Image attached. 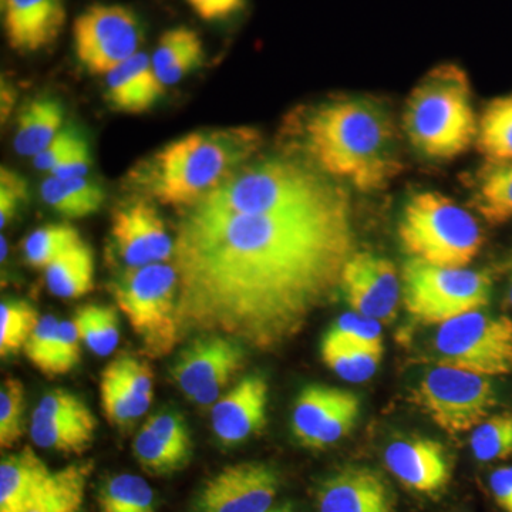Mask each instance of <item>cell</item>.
I'll return each mask as SVG.
<instances>
[{
  "instance_id": "obj_1",
  "label": "cell",
  "mask_w": 512,
  "mask_h": 512,
  "mask_svg": "<svg viewBox=\"0 0 512 512\" xmlns=\"http://www.w3.org/2000/svg\"><path fill=\"white\" fill-rule=\"evenodd\" d=\"M353 254L350 204L293 215L183 211L173 256L181 335L279 348L329 301Z\"/></svg>"
},
{
  "instance_id": "obj_2",
  "label": "cell",
  "mask_w": 512,
  "mask_h": 512,
  "mask_svg": "<svg viewBox=\"0 0 512 512\" xmlns=\"http://www.w3.org/2000/svg\"><path fill=\"white\" fill-rule=\"evenodd\" d=\"M293 123L296 146L326 177L376 192L403 171L399 133L379 101L336 97L299 113Z\"/></svg>"
},
{
  "instance_id": "obj_3",
  "label": "cell",
  "mask_w": 512,
  "mask_h": 512,
  "mask_svg": "<svg viewBox=\"0 0 512 512\" xmlns=\"http://www.w3.org/2000/svg\"><path fill=\"white\" fill-rule=\"evenodd\" d=\"M261 144V134L252 127L195 131L141 161L128 183L141 198L185 211L251 163Z\"/></svg>"
},
{
  "instance_id": "obj_4",
  "label": "cell",
  "mask_w": 512,
  "mask_h": 512,
  "mask_svg": "<svg viewBox=\"0 0 512 512\" xmlns=\"http://www.w3.org/2000/svg\"><path fill=\"white\" fill-rule=\"evenodd\" d=\"M342 187L309 164L274 157L251 161L185 211L202 214H315L349 205Z\"/></svg>"
},
{
  "instance_id": "obj_5",
  "label": "cell",
  "mask_w": 512,
  "mask_h": 512,
  "mask_svg": "<svg viewBox=\"0 0 512 512\" xmlns=\"http://www.w3.org/2000/svg\"><path fill=\"white\" fill-rule=\"evenodd\" d=\"M407 140L429 160H453L477 140L478 119L463 67L446 63L424 74L404 104Z\"/></svg>"
},
{
  "instance_id": "obj_6",
  "label": "cell",
  "mask_w": 512,
  "mask_h": 512,
  "mask_svg": "<svg viewBox=\"0 0 512 512\" xmlns=\"http://www.w3.org/2000/svg\"><path fill=\"white\" fill-rule=\"evenodd\" d=\"M399 238L410 258L440 268H467L483 247L477 218L434 191L419 192L407 201Z\"/></svg>"
},
{
  "instance_id": "obj_7",
  "label": "cell",
  "mask_w": 512,
  "mask_h": 512,
  "mask_svg": "<svg viewBox=\"0 0 512 512\" xmlns=\"http://www.w3.org/2000/svg\"><path fill=\"white\" fill-rule=\"evenodd\" d=\"M114 301L140 339L144 355H170L183 339L178 320V274L174 264L126 268L111 285Z\"/></svg>"
},
{
  "instance_id": "obj_8",
  "label": "cell",
  "mask_w": 512,
  "mask_h": 512,
  "mask_svg": "<svg viewBox=\"0 0 512 512\" xmlns=\"http://www.w3.org/2000/svg\"><path fill=\"white\" fill-rule=\"evenodd\" d=\"M493 279L488 272L440 268L410 258L403 266L402 301L409 315L424 325L481 311L491 302Z\"/></svg>"
},
{
  "instance_id": "obj_9",
  "label": "cell",
  "mask_w": 512,
  "mask_h": 512,
  "mask_svg": "<svg viewBox=\"0 0 512 512\" xmlns=\"http://www.w3.org/2000/svg\"><path fill=\"white\" fill-rule=\"evenodd\" d=\"M434 348L440 365L487 377L512 375V319L468 312L440 325Z\"/></svg>"
},
{
  "instance_id": "obj_10",
  "label": "cell",
  "mask_w": 512,
  "mask_h": 512,
  "mask_svg": "<svg viewBox=\"0 0 512 512\" xmlns=\"http://www.w3.org/2000/svg\"><path fill=\"white\" fill-rule=\"evenodd\" d=\"M414 402L441 430L461 434L490 417L497 394L487 376L439 365L423 377Z\"/></svg>"
},
{
  "instance_id": "obj_11",
  "label": "cell",
  "mask_w": 512,
  "mask_h": 512,
  "mask_svg": "<svg viewBox=\"0 0 512 512\" xmlns=\"http://www.w3.org/2000/svg\"><path fill=\"white\" fill-rule=\"evenodd\" d=\"M143 29L133 10L121 5H93L73 23L77 60L92 74L106 76L140 52Z\"/></svg>"
},
{
  "instance_id": "obj_12",
  "label": "cell",
  "mask_w": 512,
  "mask_h": 512,
  "mask_svg": "<svg viewBox=\"0 0 512 512\" xmlns=\"http://www.w3.org/2000/svg\"><path fill=\"white\" fill-rule=\"evenodd\" d=\"M244 365L237 340L221 335L195 339L178 355L171 377L181 393L200 407H212Z\"/></svg>"
},
{
  "instance_id": "obj_13",
  "label": "cell",
  "mask_w": 512,
  "mask_h": 512,
  "mask_svg": "<svg viewBox=\"0 0 512 512\" xmlns=\"http://www.w3.org/2000/svg\"><path fill=\"white\" fill-rule=\"evenodd\" d=\"M360 400L338 387L311 384L293 406L292 431L303 447L323 450L345 439L355 427Z\"/></svg>"
},
{
  "instance_id": "obj_14",
  "label": "cell",
  "mask_w": 512,
  "mask_h": 512,
  "mask_svg": "<svg viewBox=\"0 0 512 512\" xmlns=\"http://www.w3.org/2000/svg\"><path fill=\"white\" fill-rule=\"evenodd\" d=\"M96 427V417L80 397L55 389L33 410L30 437L37 447L80 456L92 447Z\"/></svg>"
},
{
  "instance_id": "obj_15",
  "label": "cell",
  "mask_w": 512,
  "mask_h": 512,
  "mask_svg": "<svg viewBox=\"0 0 512 512\" xmlns=\"http://www.w3.org/2000/svg\"><path fill=\"white\" fill-rule=\"evenodd\" d=\"M340 289L353 312L390 323L402 301V276L390 259L355 251L343 268Z\"/></svg>"
},
{
  "instance_id": "obj_16",
  "label": "cell",
  "mask_w": 512,
  "mask_h": 512,
  "mask_svg": "<svg viewBox=\"0 0 512 512\" xmlns=\"http://www.w3.org/2000/svg\"><path fill=\"white\" fill-rule=\"evenodd\" d=\"M111 238L126 268L173 262L174 239L146 198H136L113 212Z\"/></svg>"
},
{
  "instance_id": "obj_17",
  "label": "cell",
  "mask_w": 512,
  "mask_h": 512,
  "mask_svg": "<svg viewBox=\"0 0 512 512\" xmlns=\"http://www.w3.org/2000/svg\"><path fill=\"white\" fill-rule=\"evenodd\" d=\"M274 468L264 463L225 467L208 480L198 497L200 512H266L278 494Z\"/></svg>"
},
{
  "instance_id": "obj_18",
  "label": "cell",
  "mask_w": 512,
  "mask_h": 512,
  "mask_svg": "<svg viewBox=\"0 0 512 512\" xmlns=\"http://www.w3.org/2000/svg\"><path fill=\"white\" fill-rule=\"evenodd\" d=\"M269 387L265 377L251 375L235 384L211 409L215 436L224 446H237L264 429Z\"/></svg>"
},
{
  "instance_id": "obj_19",
  "label": "cell",
  "mask_w": 512,
  "mask_h": 512,
  "mask_svg": "<svg viewBox=\"0 0 512 512\" xmlns=\"http://www.w3.org/2000/svg\"><path fill=\"white\" fill-rule=\"evenodd\" d=\"M316 500L318 512H396L389 483L367 467L349 466L330 474Z\"/></svg>"
},
{
  "instance_id": "obj_20",
  "label": "cell",
  "mask_w": 512,
  "mask_h": 512,
  "mask_svg": "<svg viewBox=\"0 0 512 512\" xmlns=\"http://www.w3.org/2000/svg\"><path fill=\"white\" fill-rule=\"evenodd\" d=\"M6 42L19 53H36L59 39L66 23L64 0H0Z\"/></svg>"
},
{
  "instance_id": "obj_21",
  "label": "cell",
  "mask_w": 512,
  "mask_h": 512,
  "mask_svg": "<svg viewBox=\"0 0 512 512\" xmlns=\"http://www.w3.org/2000/svg\"><path fill=\"white\" fill-rule=\"evenodd\" d=\"M384 463L397 480L420 494H434L450 483V460L439 441H394L384 453Z\"/></svg>"
},
{
  "instance_id": "obj_22",
  "label": "cell",
  "mask_w": 512,
  "mask_h": 512,
  "mask_svg": "<svg viewBox=\"0 0 512 512\" xmlns=\"http://www.w3.org/2000/svg\"><path fill=\"white\" fill-rule=\"evenodd\" d=\"M104 84L110 106L130 114L150 110L165 92L154 74L151 57L144 52H138L107 73Z\"/></svg>"
},
{
  "instance_id": "obj_23",
  "label": "cell",
  "mask_w": 512,
  "mask_h": 512,
  "mask_svg": "<svg viewBox=\"0 0 512 512\" xmlns=\"http://www.w3.org/2000/svg\"><path fill=\"white\" fill-rule=\"evenodd\" d=\"M52 471L33 448L3 457L0 463V512H26L35 503Z\"/></svg>"
},
{
  "instance_id": "obj_24",
  "label": "cell",
  "mask_w": 512,
  "mask_h": 512,
  "mask_svg": "<svg viewBox=\"0 0 512 512\" xmlns=\"http://www.w3.org/2000/svg\"><path fill=\"white\" fill-rule=\"evenodd\" d=\"M150 57L158 83L165 90L201 66L204 45L195 30L178 26L165 30Z\"/></svg>"
},
{
  "instance_id": "obj_25",
  "label": "cell",
  "mask_w": 512,
  "mask_h": 512,
  "mask_svg": "<svg viewBox=\"0 0 512 512\" xmlns=\"http://www.w3.org/2000/svg\"><path fill=\"white\" fill-rule=\"evenodd\" d=\"M62 104L52 97H37L29 101L18 119L13 147L23 157H36L63 130Z\"/></svg>"
},
{
  "instance_id": "obj_26",
  "label": "cell",
  "mask_w": 512,
  "mask_h": 512,
  "mask_svg": "<svg viewBox=\"0 0 512 512\" xmlns=\"http://www.w3.org/2000/svg\"><path fill=\"white\" fill-rule=\"evenodd\" d=\"M40 195L53 211L70 220L96 214L106 201L103 187L89 177L62 180L49 175L40 187Z\"/></svg>"
},
{
  "instance_id": "obj_27",
  "label": "cell",
  "mask_w": 512,
  "mask_h": 512,
  "mask_svg": "<svg viewBox=\"0 0 512 512\" xmlns=\"http://www.w3.org/2000/svg\"><path fill=\"white\" fill-rule=\"evenodd\" d=\"M46 286L60 299H77L94 288V255L82 242L60 255L45 269Z\"/></svg>"
},
{
  "instance_id": "obj_28",
  "label": "cell",
  "mask_w": 512,
  "mask_h": 512,
  "mask_svg": "<svg viewBox=\"0 0 512 512\" xmlns=\"http://www.w3.org/2000/svg\"><path fill=\"white\" fill-rule=\"evenodd\" d=\"M473 205L488 224L512 221V163H485L478 171Z\"/></svg>"
},
{
  "instance_id": "obj_29",
  "label": "cell",
  "mask_w": 512,
  "mask_h": 512,
  "mask_svg": "<svg viewBox=\"0 0 512 512\" xmlns=\"http://www.w3.org/2000/svg\"><path fill=\"white\" fill-rule=\"evenodd\" d=\"M320 355L330 370L350 383H362L375 376L382 362L383 349L326 333L320 345Z\"/></svg>"
},
{
  "instance_id": "obj_30",
  "label": "cell",
  "mask_w": 512,
  "mask_h": 512,
  "mask_svg": "<svg viewBox=\"0 0 512 512\" xmlns=\"http://www.w3.org/2000/svg\"><path fill=\"white\" fill-rule=\"evenodd\" d=\"M92 471V463L70 464L55 471L26 512H79Z\"/></svg>"
},
{
  "instance_id": "obj_31",
  "label": "cell",
  "mask_w": 512,
  "mask_h": 512,
  "mask_svg": "<svg viewBox=\"0 0 512 512\" xmlns=\"http://www.w3.org/2000/svg\"><path fill=\"white\" fill-rule=\"evenodd\" d=\"M476 144L485 163H512V94L495 97L485 106Z\"/></svg>"
},
{
  "instance_id": "obj_32",
  "label": "cell",
  "mask_w": 512,
  "mask_h": 512,
  "mask_svg": "<svg viewBox=\"0 0 512 512\" xmlns=\"http://www.w3.org/2000/svg\"><path fill=\"white\" fill-rule=\"evenodd\" d=\"M99 389L104 417L117 429H128L147 413L153 403L138 396L107 366L101 372Z\"/></svg>"
},
{
  "instance_id": "obj_33",
  "label": "cell",
  "mask_w": 512,
  "mask_h": 512,
  "mask_svg": "<svg viewBox=\"0 0 512 512\" xmlns=\"http://www.w3.org/2000/svg\"><path fill=\"white\" fill-rule=\"evenodd\" d=\"M72 320L80 339L94 355L110 356L119 346V313L113 306L94 303L80 306Z\"/></svg>"
},
{
  "instance_id": "obj_34",
  "label": "cell",
  "mask_w": 512,
  "mask_h": 512,
  "mask_svg": "<svg viewBox=\"0 0 512 512\" xmlns=\"http://www.w3.org/2000/svg\"><path fill=\"white\" fill-rule=\"evenodd\" d=\"M99 512H156L153 488L136 474H117L100 488Z\"/></svg>"
},
{
  "instance_id": "obj_35",
  "label": "cell",
  "mask_w": 512,
  "mask_h": 512,
  "mask_svg": "<svg viewBox=\"0 0 512 512\" xmlns=\"http://www.w3.org/2000/svg\"><path fill=\"white\" fill-rule=\"evenodd\" d=\"M83 239L72 225L52 224L30 232L23 241V255L26 262L36 269H46L60 255L77 245Z\"/></svg>"
},
{
  "instance_id": "obj_36",
  "label": "cell",
  "mask_w": 512,
  "mask_h": 512,
  "mask_svg": "<svg viewBox=\"0 0 512 512\" xmlns=\"http://www.w3.org/2000/svg\"><path fill=\"white\" fill-rule=\"evenodd\" d=\"M39 320V313L29 302L3 301L0 305V356L5 359L25 349Z\"/></svg>"
},
{
  "instance_id": "obj_37",
  "label": "cell",
  "mask_w": 512,
  "mask_h": 512,
  "mask_svg": "<svg viewBox=\"0 0 512 512\" xmlns=\"http://www.w3.org/2000/svg\"><path fill=\"white\" fill-rule=\"evenodd\" d=\"M474 457L483 463L512 457V413L487 417L470 437Z\"/></svg>"
},
{
  "instance_id": "obj_38",
  "label": "cell",
  "mask_w": 512,
  "mask_h": 512,
  "mask_svg": "<svg viewBox=\"0 0 512 512\" xmlns=\"http://www.w3.org/2000/svg\"><path fill=\"white\" fill-rule=\"evenodd\" d=\"M133 453L138 464L153 476H170L188 463L187 457L177 453L147 426L138 431L133 443Z\"/></svg>"
},
{
  "instance_id": "obj_39",
  "label": "cell",
  "mask_w": 512,
  "mask_h": 512,
  "mask_svg": "<svg viewBox=\"0 0 512 512\" xmlns=\"http://www.w3.org/2000/svg\"><path fill=\"white\" fill-rule=\"evenodd\" d=\"M25 386L16 377L8 376L0 386V447L12 448L23 436Z\"/></svg>"
},
{
  "instance_id": "obj_40",
  "label": "cell",
  "mask_w": 512,
  "mask_h": 512,
  "mask_svg": "<svg viewBox=\"0 0 512 512\" xmlns=\"http://www.w3.org/2000/svg\"><path fill=\"white\" fill-rule=\"evenodd\" d=\"M79 330L73 320H60L59 332L49 362L43 370L42 375L55 379V377L67 375L74 367L79 365L82 349H80Z\"/></svg>"
},
{
  "instance_id": "obj_41",
  "label": "cell",
  "mask_w": 512,
  "mask_h": 512,
  "mask_svg": "<svg viewBox=\"0 0 512 512\" xmlns=\"http://www.w3.org/2000/svg\"><path fill=\"white\" fill-rule=\"evenodd\" d=\"M328 333L370 348L383 349L382 323L356 312L340 316Z\"/></svg>"
},
{
  "instance_id": "obj_42",
  "label": "cell",
  "mask_w": 512,
  "mask_h": 512,
  "mask_svg": "<svg viewBox=\"0 0 512 512\" xmlns=\"http://www.w3.org/2000/svg\"><path fill=\"white\" fill-rule=\"evenodd\" d=\"M107 367L127 383L138 396L153 402L156 377L148 363L131 355H120L111 360Z\"/></svg>"
},
{
  "instance_id": "obj_43",
  "label": "cell",
  "mask_w": 512,
  "mask_h": 512,
  "mask_svg": "<svg viewBox=\"0 0 512 512\" xmlns=\"http://www.w3.org/2000/svg\"><path fill=\"white\" fill-rule=\"evenodd\" d=\"M148 429L157 434L161 440H164L168 446L174 448L181 456L190 460L192 441L187 423L181 414L175 412H160L151 416L144 423Z\"/></svg>"
},
{
  "instance_id": "obj_44",
  "label": "cell",
  "mask_w": 512,
  "mask_h": 512,
  "mask_svg": "<svg viewBox=\"0 0 512 512\" xmlns=\"http://www.w3.org/2000/svg\"><path fill=\"white\" fill-rule=\"evenodd\" d=\"M28 183L10 168L0 170V229L8 227L28 201Z\"/></svg>"
},
{
  "instance_id": "obj_45",
  "label": "cell",
  "mask_w": 512,
  "mask_h": 512,
  "mask_svg": "<svg viewBox=\"0 0 512 512\" xmlns=\"http://www.w3.org/2000/svg\"><path fill=\"white\" fill-rule=\"evenodd\" d=\"M60 320L55 315H45L40 318L36 329L25 345L26 357L32 366H35L40 373H43L47 362H49L50 353L55 346L57 332H59Z\"/></svg>"
},
{
  "instance_id": "obj_46",
  "label": "cell",
  "mask_w": 512,
  "mask_h": 512,
  "mask_svg": "<svg viewBox=\"0 0 512 512\" xmlns=\"http://www.w3.org/2000/svg\"><path fill=\"white\" fill-rule=\"evenodd\" d=\"M82 138V134L74 128H63L59 136L45 150L40 151L36 157H33V165H35L36 170L43 171V173H52L57 165L72 153L73 148L79 144Z\"/></svg>"
},
{
  "instance_id": "obj_47",
  "label": "cell",
  "mask_w": 512,
  "mask_h": 512,
  "mask_svg": "<svg viewBox=\"0 0 512 512\" xmlns=\"http://www.w3.org/2000/svg\"><path fill=\"white\" fill-rule=\"evenodd\" d=\"M90 168H92V153H90L89 143L83 137L73 148L72 153L64 158L62 163L57 165L49 175L62 178V180L89 177Z\"/></svg>"
},
{
  "instance_id": "obj_48",
  "label": "cell",
  "mask_w": 512,
  "mask_h": 512,
  "mask_svg": "<svg viewBox=\"0 0 512 512\" xmlns=\"http://www.w3.org/2000/svg\"><path fill=\"white\" fill-rule=\"evenodd\" d=\"M195 15L207 22L231 18L245 6V0H187Z\"/></svg>"
},
{
  "instance_id": "obj_49",
  "label": "cell",
  "mask_w": 512,
  "mask_h": 512,
  "mask_svg": "<svg viewBox=\"0 0 512 512\" xmlns=\"http://www.w3.org/2000/svg\"><path fill=\"white\" fill-rule=\"evenodd\" d=\"M495 503L504 512H512V466L497 468L490 477Z\"/></svg>"
},
{
  "instance_id": "obj_50",
  "label": "cell",
  "mask_w": 512,
  "mask_h": 512,
  "mask_svg": "<svg viewBox=\"0 0 512 512\" xmlns=\"http://www.w3.org/2000/svg\"><path fill=\"white\" fill-rule=\"evenodd\" d=\"M507 302L512 309V258L510 259V264H508Z\"/></svg>"
},
{
  "instance_id": "obj_51",
  "label": "cell",
  "mask_w": 512,
  "mask_h": 512,
  "mask_svg": "<svg viewBox=\"0 0 512 512\" xmlns=\"http://www.w3.org/2000/svg\"><path fill=\"white\" fill-rule=\"evenodd\" d=\"M266 512H296L295 508L291 503H285L282 505H278V507H272L271 510Z\"/></svg>"
},
{
  "instance_id": "obj_52",
  "label": "cell",
  "mask_w": 512,
  "mask_h": 512,
  "mask_svg": "<svg viewBox=\"0 0 512 512\" xmlns=\"http://www.w3.org/2000/svg\"><path fill=\"white\" fill-rule=\"evenodd\" d=\"M0 248H2V251H0V259H2V262H5V259L8 258L9 254V248H8V241H6V238L2 235V241H0Z\"/></svg>"
}]
</instances>
